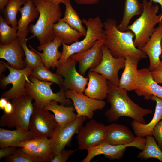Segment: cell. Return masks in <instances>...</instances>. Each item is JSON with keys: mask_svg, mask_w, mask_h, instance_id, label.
Returning a JSON list of instances; mask_svg holds the SVG:
<instances>
[{"mask_svg": "<svg viewBox=\"0 0 162 162\" xmlns=\"http://www.w3.org/2000/svg\"><path fill=\"white\" fill-rule=\"evenodd\" d=\"M152 1L153 2L159 4L160 7L162 11V0H150Z\"/></svg>", "mask_w": 162, "mask_h": 162, "instance_id": "681fc988", "label": "cell"}, {"mask_svg": "<svg viewBox=\"0 0 162 162\" xmlns=\"http://www.w3.org/2000/svg\"><path fill=\"white\" fill-rule=\"evenodd\" d=\"M151 100L156 103L154 116L147 124H142L134 120L131 123L134 132L136 136L143 137L152 135L154 128L162 119V99L155 95H152Z\"/></svg>", "mask_w": 162, "mask_h": 162, "instance_id": "484cf974", "label": "cell"}, {"mask_svg": "<svg viewBox=\"0 0 162 162\" xmlns=\"http://www.w3.org/2000/svg\"><path fill=\"white\" fill-rule=\"evenodd\" d=\"M28 155L38 159L41 162H51L55 156L50 138L44 137L35 149L26 153Z\"/></svg>", "mask_w": 162, "mask_h": 162, "instance_id": "1f68e13d", "label": "cell"}, {"mask_svg": "<svg viewBox=\"0 0 162 162\" xmlns=\"http://www.w3.org/2000/svg\"><path fill=\"white\" fill-rule=\"evenodd\" d=\"M88 76L89 81L85 94L94 99L103 100L108 92V80L102 75L89 70Z\"/></svg>", "mask_w": 162, "mask_h": 162, "instance_id": "7402d4cb", "label": "cell"}, {"mask_svg": "<svg viewBox=\"0 0 162 162\" xmlns=\"http://www.w3.org/2000/svg\"><path fill=\"white\" fill-rule=\"evenodd\" d=\"M10 73L7 76H3L0 81V88L3 89L7 85L11 84L12 86L8 91L4 92L1 98L4 97L8 100L28 94L25 88L26 81L29 82L28 77L32 69L26 67L22 69H17L12 68L7 63L5 62Z\"/></svg>", "mask_w": 162, "mask_h": 162, "instance_id": "ba28073f", "label": "cell"}, {"mask_svg": "<svg viewBox=\"0 0 162 162\" xmlns=\"http://www.w3.org/2000/svg\"><path fill=\"white\" fill-rule=\"evenodd\" d=\"M143 9L142 14L131 24L128 30L135 35L134 40L135 47L140 50L149 39L154 30L155 26L162 23V12L158 13L159 8L157 4H154L151 0H143Z\"/></svg>", "mask_w": 162, "mask_h": 162, "instance_id": "277c9868", "label": "cell"}, {"mask_svg": "<svg viewBox=\"0 0 162 162\" xmlns=\"http://www.w3.org/2000/svg\"><path fill=\"white\" fill-rule=\"evenodd\" d=\"M105 39V38L100 39L89 49L70 56L79 63L78 72L82 75H85L88 69H94L100 63L103 56L101 47L104 44Z\"/></svg>", "mask_w": 162, "mask_h": 162, "instance_id": "2e32d148", "label": "cell"}, {"mask_svg": "<svg viewBox=\"0 0 162 162\" xmlns=\"http://www.w3.org/2000/svg\"><path fill=\"white\" fill-rule=\"evenodd\" d=\"M4 17L0 16V43L2 45L7 44L16 39L17 35V26L11 27L9 26Z\"/></svg>", "mask_w": 162, "mask_h": 162, "instance_id": "e575fe53", "label": "cell"}, {"mask_svg": "<svg viewBox=\"0 0 162 162\" xmlns=\"http://www.w3.org/2000/svg\"><path fill=\"white\" fill-rule=\"evenodd\" d=\"M39 12L37 21L28 26L32 34L28 40L36 37L40 45L52 41L56 37L53 30L54 24L61 19L62 12L59 5L48 0H33Z\"/></svg>", "mask_w": 162, "mask_h": 162, "instance_id": "3957f363", "label": "cell"}, {"mask_svg": "<svg viewBox=\"0 0 162 162\" xmlns=\"http://www.w3.org/2000/svg\"><path fill=\"white\" fill-rule=\"evenodd\" d=\"M139 77L137 85L134 90L139 96L144 97L146 100L155 95L162 99V86L153 79L151 71L145 68L139 70Z\"/></svg>", "mask_w": 162, "mask_h": 162, "instance_id": "e0dca14e", "label": "cell"}, {"mask_svg": "<svg viewBox=\"0 0 162 162\" xmlns=\"http://www.w3.org/2000/svg\"><path fill=\"white\" fill-rule=\"evenodd\" d=\"M42 138H34L23 142L21 144L20 148L25 153L33 151L38 146Z\"/></svg>", "mask_w": 162, "mask_h": 162, "instance_id": "74e56055", "label": "cell"}, {"mask_svg": "<svg viewBox=\"0 0 162 162\" xmlns=\"http://www.w3.org/2000/svg\"><path fill=\"white\" fill-rule=\"evenodd\" d=\"M140 60L132 57L125 58V67L119 80L118 87L127 91L134 90L136 88L139 77L137 65Z\"/></svg>", "mask_w": 162, "mask_h": 162, "instance_id": "603a6c76", "label": "cell"}, {"mask_svg": "<svg viewBox=\"0 0 162 162\" xmlns=\"http://www.w3.org/2000/svg\"><path fill=\"white\" fill-rule=\"evenodd\" d=\"M78 4L92 5L98 3L100 0H74Z\"/></svg>", "mask_w": 162, "mask_h": 162, "instance_id": "7bdbcfd3", "label": "cell"}, {"mask_svg": "<svg viewBox=\"0 0 162 162\" xmlns=\"http://www.w3.org/2000/svg\"><path fill=\"white\" fill-rule=\"evenodd\" d=\"M77 150H67L64 148L61 150L58 154L55 155L50 162H65L70 156Z\"/></svg>", "mask_w": 162, "mask_h": 162, "instance_id": "f35d334b", "label": "cell"}, {"mask_svg": "<svg viewBox=\"0 0 162 162\" xmlns=\"http://www.w3.org/2000/svg\"><path fill=\"white\" fill-rule=\"evenodd\" d=\"M25 2L22 0H10L3 11L4 18L12 27L17 26V14L21 6Z\"/></svg>", "mask_w": 162, "mask_h": 162, "instance_id": "836d02e7", "label": "cell"}, {"mask_svg": "<svg viewBox=\"0 0 162 162\" xmlns=\"http://www.w3.org/2000/svg\"><path fill=\"white\" fill-rule=\"evenodd\" d=\"M146 138L136 136L135 140L126 145H112L103 142L100 144L88 148L86 157L82 160V162H90L95 156L104 154L106 158L111 160L121 159L124 155L126 148L128 147H136L142 150L145 146Z\"/></svg>", "mask_w": 162, "mask_h": 162, "instance_id": "30bf717a", "label": "cell"}, {"mask_svg": "<svg viewBox=\"0 0 162 162\" xmlns=\"http://www.w3.org/2000/svg\"><path fill=\"white\" fill-rule=\"evenodd\" d=\"M53 30L55 36L60 37L66 44H70L79 41L82 34L61 20L54 24Z\"/></svg>", "mask_w": 162, "mask_h": 162, "instance_id": "f1b7e54d", "label": "cell"}, {"mask_svg": "<svg viewBox=\"0 0 162 162\" xmlns=\"http://www.w3.org/2000/svg\"><path fill=\"white\" fill-rule=\"evenodd\" d=\"M54 114L44 109H34L30 119L28 130L34 138H51L58 125Z\"/></svg>", "mask_w": 162, "mask_h": 162, "instance_id": "8fae6325", "label": "cell"}, {"mask_svg": "<svg viewBox=\"0 0 162 162\" xmlns=\"http://www.w3.org/2000/svg\"><path fill=\"white\" fill-rule=\"evenodd\" d=\"M58 102L52 100L44 109L52 112L55 119L58 125L62 126L76 119L77 114L75 112L74 106H65L62 104L58 105Z\"/></svg>", "mask_w": 162, "mask_h": 162, "instance_id": "4316f807", "label": "cell"}, {"mask_svg": "<svg viewBox=\"0 0 162 162\" xmlns=\"http://www.w3.org/2000/svg\"><path fill=\"white\" fill-rule=\"evenodd\" d=\"M23 1H24V2H25L29 1V0H22Z\"/></svg>", "mask_w": 162, "mask_h": 162, "instance_id": "816d5d0a", "label": "cell"}, {"mask_svg": "<svg viewBox=\"0 0 162 162\" xmlns=\"http://www.w3.org/2000/svg\"><path fill=\"white\" fill-rule=\"evenodd\" d=\"M146 136V142L144 148L142 151L139 153L137 157L145 159L153 158L162 162V151L154 137L152 135H148Z\"/></svg>", "mask_w": 162, "mask_h": 162, "instance_id": "d6a6232c", "label": "cell"}, {"mask_svg": "<svg viewBox=\"0 0 162 162\" xmlns=\"http://www.w3.org/2000/svg\"><path fill=\"white\" fill-rule=\"evenodd\" d=\"M107 128V125L95 120H90L77 133L78 149L87 150L101 143L104 140Z\"/></svg>", "mask_w": 162, "mask_h": 162, "instance_id": "7c38bea8", "label": "cell"}, {"mask_svg": "<svg viewBox=\"0 0 162 162\" xmlns=\"http://www.w3.org/2000/svg\"><path fill=\"white\" fill-rule=\"evenodd\" d=\"M65 10L64 17L61 20L66 22L70 27L76 29L85 36L86 30L83 26L82 20L80 19L78 13L73 8L70 0L64 4Z\"/></svg>", "mask_w": 162, "mask_h": 162, "instance_id": "f546056e", "label": "cell"}, {"mask_svg": "<svg viewBox=\"0 0 162 162\" xmlns=\"http://www.w3.org/2000/svg\"><path fill=\"white\" fill-rule=\"evenodd\" d=\"M152 135L162 151V119L155 125L152 133Z\"/></svg>", "mask_w": 162, "mask_h": 162, "instance_id": "ab89813d", "label": "cell"}, {"mask_svg": "<svg viewBox=\"0 0 162 162\" xmlns=\"http://www.w3.org/2000/svg\"><path fill=\"white\" fill-rule=\"evenodd\" d=\"M62 40L58 36H56L52 41L39 45L37 48L40 53L34 49L31 46L29 47L31 50L37 52L40 57L45 67L48 69L51 68L53 69L57 66L58 61L60 59L62 52L58 50L59 47L62 44Z\"/></svg>", "mask_w": 162, "mask_h": 162, "instance_id": "d6986e66", "label": "cell"}, {"mask_svg": "<svg viewBox=\"0 0 162 162\" xmlns=\"http://www.w3.org/2000/svg\"><path fill=\"white\" fill-rule=\"evenodd\" d=\"M10 0H0V10L3 11Z\"/></svg>", "mask_w": 162, "mask_h": 162, "instance_id": "bcb514c9", "label": "cell"}, {"mask_svg": "<svg viewBox=\"0 0 162 162\" xmlns=\"http://www.w3.org/2000/svg\"><path fill=\"white\" fill-rule=\"evenodd\" d=\"M161 48H162V52L160 56V58L161 59V61H162V39L161 42Z\"/></svg>", "mask_w": 162, "mask_h": 162, "instance_id": "f907efd6", "label": "cell"}, {"mask_svg": "<svg viewBox=\"0 0 162 162\" xmlns=\"http://www.w3.org/2000/svg\"><path fill=\"white\" fill-rule=\"evenodd\" d=\"M64 92L66 97L72 101L77 118L84 116L92 119L95 111L102 110L106 105V102L103 100L94 99L72 90H66Z\"/></svg>", "mask_w": 162, "mask_h": 162, "instance_id": "9a60e30c", "label": "cell"}, {"mask_svg": "<svg viewBox=\"0 0 162 162\" xmlns=\"http://www.w3.org/2000/svg\"><path fill=\"white\" fill-rule=\"evenodd\" d=\"M162 23L155 28L149 39L141 50L148 56L151 72L154 70L160 63L162 52Z\"/></svg>", "mask_w": 162, "mask_h": 162, "instance_id": "ffe728a7", "label": "cell"}, {"mask_svg": "<svg viewBox=\"0 0 162 162\" xmlns=\"http://www.w3.org/2000/svg\"><path fill=\"white\" fill-rule=\"evenodd\" d=\"M18 37L20 44L25 53V58L24 61L26 67H29L33 69L42 62L41 58L37 52L29 50L28 48L27 42L28 40L27 38Z\"/></svg>", "mask_w": 162, "mask_h": 162, "instance_id": "d590c367", "label": "cell"}, {"mask_svg": "<svg viewBox=\"0 0 162 162\" xmlns=\"http://www.w3.org/2000/svg\"><path fill=\"white\" fill-rule=\"evenodd\" d=\"M82 20L87 28L86 35L82 40L69 45L62 42V55L58 64L64 62L74 54L85 52L92 47L97 40L105 38L104 23L99 16L83 19Z\"/></svg>", "mask_w": 162, "mask_h": 162, "instance_id": "5b68a950", "label": "cell"}, {"mask_svg": "<svg viewBox=\"0 0 162 162\" xmlns=\"http://www.w3.org/2000/svg\"><path fill=\"white\" fill-rule=\"evenodd\" d=\"M49 1L57 5H59L60 3L64 4L65 2L70 0H48Z\"/></svg>", "mask_w": 162, "mask_h": 162, "instance_id": "c3c4849f", "label": "cell"}, {"mask_svg": "<svg viewBox=\"0 0 162 162\" xmlns=\"http://www.w3.org/2000/svg\"><path fill=\"white\" fill-rule=\"evenodd\" d=\"M139 0H124V8L122 18L117 25L118 29L122 32L127 30L129 23L134 16L141 15L143 10L142 3Z\"/></svg>", "mask_w": 162, "mask_h": 162, "instance_id": "83f0119b", "label": "cell"}, {"mask_svg": "<svg viewBox=\"0 0 162 162\" xmlns=\"http://www.w3.org/2000/svg\"><path fill=\"white\" fill-rule=\"evenodd\" d=\"M16 147L10 146L0 149V160H1L3 158L13 154L16 150Z\"/></svg>", "mask_w": 162, "mask_h": 162, "instance_id": "b9f144b4", "label": "cell"}, {"mask_svg": "<svg viewBox=\"0 0 162 162\" xmlns=\"http://www.w3.org/2000/svg\"><path fill=\"white\" fill-rule=\"evenodd\" d=\"M5 158V161L7 162H41L39 160L27 154L21 148L16 149L14 154Z\"/></svg>", "mask_w": 162, "mask_h": 162, "instance_id": "8d00e7d4", "label": "cell"}, {"mask_svg": "<svg viewBox=\"0 0 162 162\" xmlns=\"http://www.w3.org/2000/svg\"><path fill=\"white\" fill-rule=\"evenodd\" d=\"M8 100L4 98H1L0 99V109L4 110L7 105Z\"/></svg>", "mask_w": 162, "mask_h": 162, "instance_id": "f6af8a7d", "label": "cell"}, {"mask_svg": "<svg viewBox=\"0 0 162 162\" xmlns=\"http://www.w3.org/2000/svg\"><path fill=\"white\" fill-rule=\"evenodd\" d=\"M7 68L5 64V62L3 61L0 62V74H1L5 71L6 69Z\"/></svg>", "mask_w": 162, "mask_h": 162, "instance_id": "7dc6e473", "label": "cell"}, {"mask_svg": "<svg viewBox=\"0 0 162 162\" xmlns=\"http://www.w3.org/2000/svg\"><path fill=\"white\" fill-rule=\"evenodd\" d=\"M30 76L40 81L55 83L59 86L60 88L62 87L63 77L51 72L45 67L43 62L32 70Z\"/></svg>", "mask_w": 162, "mask_h": 162, "instance_id": "4dcf8cb0", "label": "cell"}, {"mask_svg": "<svg viewBox=\"0 0 162 162\" xmlns=\"http://www.w3.org/2000/svg\"><path fill=\"white\" fill-rule=\"evenodd\" d=\"M34 138L29 130L18 128L13 130L0 128V147L1 148L13 146L20 147L21 143Z\"/></svg>", "mask_w": 162, "mask_h": 162, "instance_id": "cb8c5ba5", "label": "cell"}, {"mask_svg": "<svg viewBox=\"0 0 162 162\" xmlns=\"http://www.w3.org/2000/svg\"><path fill=\"white\" fill-rule=\"evenodd\" d=\"M23 5L19 10L21 16L18 21L17 35L26 38L29 32L28 25L39 16V12L33 0H29Z\"/></svg>", "mask_w": 162, "mask_h": 162, "instance_id": "d4e9b609", "label": "cell"}, {"mask_svg": "<svg viewBox=\"0 0 162 162\" xmlns=\"http://www.w3.org/2000/svg\"><path fill=\"white\" fill-rule=\"evenodd\" d=\"M103 23L105 35L104 44L113 57L125 58L132 57L140 60L147 58L144 52L135 46L133 40L135 35L132 31H120L116 21L111 18L107 19Z\"/></svg>", "mask_w": 162, "mask_h": 162, "instance_id": "7a4b0ae2", "label": "cell"}, {"mask_svg": "<svg viewBox=\"0 0 162 162\" xmlns=\"http://www.w3.org/2000/svg\"><path fill=\"white\" fill-rule=\"evenodd\" d=\"M25 56L18 37L8 44L0 45V58L6 60L8 64L13 68L22 69L26 67L23 59Z\"/></svg>", "mask_w": 162, "mask_h": 162, "instance_id": "ac0fdd59", "label": "cell"}, {"mask_svg": "<svg viewBox=\"0 0 162 162\" xmlns=\"http://www.w3.org/2000/svg\"></svg>", "mask_w": 162, "mask_h": 162, "instance_id": "f5cc1de1", "label": "cell"}, {"mask_svg": "<svg viewBox=\"0 0 162 162\" xmlns=\"http://www.w3.org/2000/svg\"><path fill=\"white\" fill-rule=\"evenodd\" d=\"M154 80L158 83L162 84V61L156 68L151 72Z\"/></svg>", "mask_w": 162, "mask_h": 162, "instance_id": "60d3db41", "label": "cell"}, {"mask_svg": "<svg viewBox=\"0 0 162 162\" xmlns=\"http://www.w3.org/2000/svg\"><path fill=\"white\" fill-rule=\"evenodd\" d=\"M28 78L30 81L26 82L25 88L27 94L34 100V109H44L53 100L66 106L72 105V101L66 97L63 89L54 93L51 88L53 82L40 81L30 76Z\"/></svg>", "mask_w": 162, "mask_h": 162, "instance_id": "8992f818", "label": "cell"}, {"mask_svg": "<svg viewBox=\"0 0 162 162\" xmlns=\"http://www.w3.org/2000/svg\"><path fill=\"white\" fill-rule=\"evenodd\" d=\"M33 100L28 94L12 99L13 111L10 114L4 113L0 117V126L28 130L30 119L34 109L32 103Z\"/></svg>", "mask_w": 162, "mask_h": 162, "instance_id": "52a82bcc", "label": "cell"}, {"mask_svg": "<svg viewBox=\"0 0 162 162\" xmlns=\"http://www.w3.org/2000/svg\"><path fill=\"white\" fill-rule=\"evenodd\" d=\"M13 109V106L12 103H11L8 101L3 110L4 113L9 114H10L12 112Z\"/></svg>", "mask_w": 162, "mask_h": 162, "instance_id": "ee69618b", "label": "cell"}, {"mask_svg": "<svg viewBox=\"0 0 162 162\" xmlns=\"http://www.w3.org/2000/svg\"><path fill=\"white\" fill-rule=\"evenodd\" d=\"M76 62L70 57L65 61L58 64L56 73L64 78L62 87L64 91L71 90L83 94L88 85L89 78L84 77L76 70Z\"/></svg>", "mask_w": 162, "mask_h": 162, "instance_id": "9c48e42d", "label": "cell"}, {"mask_svg": "<svg viewBox=\"0 0 162 162\" xmlns=\"http://www.w3.org/2000/svg\"><path fill=\"white\" fill-rule=\"evenodd\" d=\"M87 118L85 116H81L63 125H58L53 136L50 138L55 155L58 154L66 146L70 144L73 136L79 132Z\"/></svg>", "mask_w": 162, "mask_h": 162, "instance_id": "5bb4252c", "label": "cell"}, {"mask_svg": "<svg viewBox=\"0 0 162 162\" xmlns=\"http://www.w3.org/2000/svg\"><path fill=\"white\" fill-rule=\"evenodd\" d=\"M136 137L127 126L113 123L107 125L103 142L114 145H124L133 142Z\"/></svg>", "mask_w": 162, "mask_h": 162, "instance_id": "44dd1931", "label": "cell"}, {"mask_svg": "<svg viewBox=\"0 0 162 162\" xmlns=\"http://www.w3.org/2000/svg\"><path fill=\"white\" fill-rule=\"evenodd\" d=\"M108 92L107 101L111 105L106 110L105 116L110 122L117 121L122 116H127L142 123L146 124L145 116L151 114L150 109L142 107L134 102L128 96L127 91L115 86L108 81Z\"/></svg>", "mask_w": 162, "mask_h": 162, "instance_id": "6da1fadb", "label": "cell"}, {"mask_svg": "<svg viewBox=\"0 0 162 162\" xmlns=\"http://www.w3.org/2000/svg\"><path fill=\"white\" fill-rule=\"evenodd\" d=\"M101 49L103 56L100 63L96 68L89 70L102 75L112 84L118 87L120 80L118 72L120 69H124L125 58L113 57L104 44Z\"/></svg>", "mask_w": 162, "mask_h": 162, "instance_id": "4fadbf2b", "label": "cell"}]
</instances>
